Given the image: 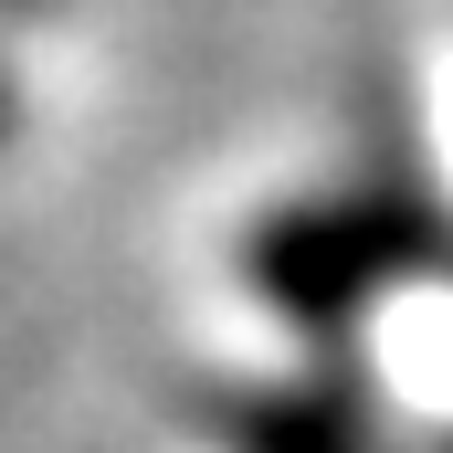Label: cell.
I'll list each match as a JSON object with an SVG mask.
<instances>
[{
  "label": "cell",
  "instance_id": "3957f363",
  "mask_svg": "<svg viewBox=\"0 0 453 453\" xmlns=\"http://www.w3.org/2000/svg\"><path fill=\"white\" fill-rule=\"evenodd\" d=\"M64 0H0V21H53Z\"/></svg>",
  "mask_w": 453,
  "mask_h": 453
},
{
  "label": "cell",
  "instance_id": "7a4b0ae2",
  "mask_svg": "<svg viewBox=\"0 0 453 453\" xmlns=\"http://www.w3.org/2000/svg\"><path fill=\"white\" fill-rule=\"evenodd\" d=\"M222 453H380V411L358 369H317L285 390H242L222 411Z\"/></svg>",
  "mask_w": 453,
  "mask_h": 453
},
{
  "label": "cell",
  "instance_id": "277c9868",
  "mask_svg": "<svg viewBox=\"0 0 453 453\" xmlns=\"http://www.w3.org/2000/svg\"><path fill=\"white\" fill-rule=\"evenodd\" d=\"M11 127H21V96H11V74H0V148H11Z\"/></svg>",
  "mask_w": 453,
  "mask_h": 453
},
{
  "label": "cell",
  "instance_id": "6da1fadb",
  "mask_svg": "<svg viewBox=\"0 0 453 453\" xmlns=\"http://www.w3.org/2000/svg\"><path fill=\"white\" fill-rule=\"evenodd\" d=\"M453 253V222L422 190H306V201H274L264 222L242 232V296L274 306L306 348H348L390 296H411L433 264Z\"/></svg>",
  "mask_w": 453,
  "mask_h": 453
}]
</instances>
